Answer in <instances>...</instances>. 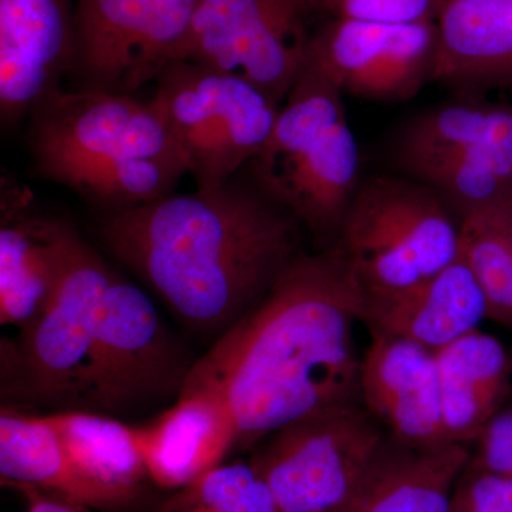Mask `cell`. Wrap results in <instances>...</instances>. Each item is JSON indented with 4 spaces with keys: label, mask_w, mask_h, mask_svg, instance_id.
<instances>
[{
    "label": "cell",
    "mask_w": 512,
    "mask_h": 512,
    "mask_svg": "<svg viewBox=\"0 0 512 512\" xmlns=\"http://www.w3.org/2000/svg\"><path fill=\"white\" fill-rule=\"evenodd\" d=\"M363 293L335 252L293 259L264 299L194 362L184 393L210 390L237 423L235 448L292 421L362 402ZM180 394V396H181Z\"/></svg>",
    "instance_id": "cell-1"
},
{
    "label": "cell",
    "mask_w": 512,
    "mask_h": 512,
    "mask_svg": "<svg viewBox=\"0 0 512 512\" xmlns=\"http://www.w3.org/2000/svg\"><path fill=\"white\" fill-rule=\"evenodd\" d=\"M301 222L255 183L100 211L101 244L185 325L228 332L258 305L301 251Z\"/></svg>",
    "instance_id": "cell-2"
},
{
    "label": "cell",
    "mask_w": 512,
    "mask_h": 512,
    "mask_svg": "<svg viewBox=\"0 0 512 512\" xmlns=\"http://www.w3.org/2000/svg\"><path fill=\"white\" fill-rule=\"evenodd\" d=\"M28 136L37 173L100 211L160 200L188 174L154 101L128 94L56 90L30 113Z\"/></svg>",
    "instance_id": "cell-3"
},
{
    "label": "cell",
    "mask_w": 512,
    "mask_h": 512,
    "mask_svg": "<svg viewBox=\"0 0 512 512\" xmlns=\"http://www.w3.org/2000/svg\"><path fill=\"white\" fill-rule=\"evenodd\" d=\"M248 167L254 183L296 220L335 238L362 183L359 147L338 87L303 70Z\"/></svg>",
    "instance_id": "cell-4"
},
{
    "label": "cell",
    "mask_w": 512,
    "mask_h": 512,
    "mask_svg": "<svg viewBox=\"0 0 512 512\" xmlns=\"http://www.w3.org/2000/svg\"><path fill=\"white\" fill-rule=\"evenodd\" d=\"M114 269L69 225L66 262L46 311L2 349L8 397L32 409L101 413L97 342Z\"/></svg>",
    "instance_id": "cell-5"
},
{
    "label": "cell",
    "mask_w": 512,
    "mask_h": 512,
    "mask_svg": "<svg viewBox=\"0 0 512 512\" xmlns=\"http://www.w3.org/2000/svg\"><path fill=\"white\" fill-rule=\"evenodd\" d=\"M460 222L429 185L375 175L360 183L329 251L345 262L363 301L387 298L454 264Z\"/></svg>",
    "instance_id": "cell-6"
},
{
    "label": "cell",
    "mask_w": 512,
    "mask_h": 512,
    "mask_svg": "<svg viewBox=\"0 0 512 512\" xmlns=\"http://www.w3.org/2000/svg\"><path fill=\"white\" fill-rule=\"evenodd\" d=\"M154 104L197 190H215L262 150L281 107L235 73L174 60L156 80Z\"/></svg>",
    "instance_id": "cell-7"
},
{
    "label": "cell",
    "mask_w": 512,
    "mask_h": 512,
    "mask_svg": "<svg viewBox=\"0 0 512 512\" xmlns=\"http://www.w3.org/2000/svg\"><path fill=\"white\" fill-rule=\"evenodd\" d=\"M387 437L362 402L339 404L269 434L251 463L279 512H343Z\"/></svg>",
    "instance_id": "cell-8"
},
{
    "label": "cell",
    "mask_w": 512,
    "mask_h": 512,
    "mask_svg": "<svg viewBox=\"0 0 512 512\" xmlns=\"http://www.w3.org/2000/svg\"><path fill=\"white\" fill-rule=\"evenodd\" d=\"M320 0H201L177 59L235 73L282 106L305 67Z\"/></svg>",
    "instance_id": "cell-9"
},
{
    "label": "cell",
    "mask_w": 512,
    "mask_h": 512,
    "mask_svg": "<svg viewBox=\"0 0 512 512\" xmlns=\"http://www.w3.org/2000/svg\"><path fill=\"white\" fill-rule=\"evenodd\" d=\"M201 0H76L74 90L128 94L177 59Z\"/></svg>",
    "instance_id": "cell-10"
},
{
    "label": "cell",
    "mask_w": 512,
    "mask_h": 512,
    "mask_svg": "<svg viewBox=\"0 0 512 512\" xmlns=\"http://www.w3.org/2000/svg\"><path fill=\"white\" fill-rule=\"evenodd\" d=\"M101 413L120 414L178 399L194 362L177 345L153 301L114 271L97 342Z\"/></svg>",
    "instance_id": "cell-11"
},
{
    "label": "cell",
    "mask_w": 512,
    "mask_h": 512,
    "mask_svg": "<svg viewBox=\"0 0 512 512\" xmlns=\"http://www.w3.org/2000/svg\"><path fill=\"white\" fill-rule=\"evenodd\" d=\"M436 22L382 25L335 19L313 33L303 70H313L357 99L397 103L433 82Z\"/></svg>",
    "instance_id": "cell-12"
},
{
    "label": "cell",
    "mask_w": 512,
    "mask_h": 512,
    "mask_svg": "<svg viewBox=\"0 0 512 512\" xmlns=\"http://www.w3.org/2000/svg\"><path fill=\"white\" fill-rule=\"evenodd\" d=\"M74 57L69 0H0V117L5 127L29 117L62 89Z\"/></svg>",
    "instance_id": "cell-13"
},
{
    "label": "cell",
    "mask_w": 512,
    "mask_h": 512,
    "mask_svg": "<svg viewBox=\"0 0 512 512\" xmlns=\"http://www.w3.org/2000/svg\"><path fill=\"white\" fill-rule=\"evenodd\" d=\"M360 365V399L406 446H448L436 352L406 339L370 336Z\"/></svg>",
    "instance_id": "cell-14"
},
{
    "label": "cell",
    "mask_w": 512,
    "mask_h": 512,
    "mask_svg": "<svg viewBox=\"0 0 512 512\" xmlns=\"http://www.w3.org/2000/svg\"><path fill=\"white\" fill-rule=\"evenodd\" d=\"M67 222L33 211L29 188L2 181L0 322L20 332L46 311L62 279Z\"/></svg>",
    "instance_id": "cell-15"
},
{
    "label": "cell",
    "mask_w": 512,
    "mask_h": 512,
    "mask_svg": "<svg viewBox=\"0 0 512 512\" xmlns=\"http://www.w3.org/2000/svg\"><path fill=\"white\" fill-rule=\"evenodd\" d=\"M433 82L476 97L512 92V0H437Z\"/></svg>",
    "instance_id": "cell-16"
},
{
    "label": "cell",
    "mask_w": 512,
    "mask_h": 512,
    "mask_svg": "<svg viewBox=\"0 0 512 512\" xmlns=\"http://www.w3.org/2000/svg\"><path fill=\"white\" fill-rule=\"evenodd\" d=\"M484 319L487 299L460 258L407 291L363 301L370 336L410 340L433 352L474 332Z\"/></svg>",
    "instance_id": "cell-17"
},
{
    "label": "cell",
    "mask_w": 512,
    "mask_h": 512,
    "mask_svg": "<svg viewBox=\"0 0 512 512\" xmlns=\"http://www.w3.org/2000/svg\"><path fill=\"white\" fill-rule=\"evenodd\" d=\"M470 99L421 113L404 126L396 144L404 171L454 164L512 181V106Z\"/></svg>",
    "instance_id": "cell-18"
},
{
    "label": "cell",
    "mask_w": 512,
    "mask_h": 512,
    "mask_svg": "<svg viewBox=\"0 0 512 512\" xmlns=\"http://www.w3.org/2000/svg\"><path fill=\"white\" fill-rule=\"evenodd\" d=\"M147 474L160 487L181 490L220 466L237 444V423L221 396L184 393L153 423L137 429Z\"/></svg>",
    "instance_id": "cell-19"
},
{
    "label": "cell",
    "mask_w": 512,
    "mask_h": 512,
    "mask_svg": "<svg viewBox=\"0 0 512 512\" xmlns=\"http://www.w3.org/2000/svg\"><path fill=\"white\" fill-rule=\"evenodd\" d=\"M0 477L10 487H33L86 508H117L136 493L97 483L64 450L45 416L10 404L0 412Z\"/></svg>",
    "instance_id": "cell-20"
},
{
    "label": "cell",
    "mask_w": 512,
    "mask_h": 512,
    "mask_svg": "<svg viewBox=\"0 0 512 512\" xmlns=\"http://www.w3.org/2000/svg\"><path fill=\"white\" fill-rule=\"evenodd\" d=\"M471 447L421 450L387 437L343 512H450L451 493Z\"/></svg>",
    "instance_id": "cell-21"
},
{
    "label": "cell",
    "mask_w": 512,
    "mask_h": 512,
    "mask_svg": "<svg viewBox=\"0 0 512 512\" xmlns=\"http://www.w3.org/2000/svg\"><path fill=\"white\" fill-rule=\"evenodd\" d=\"M436 360L448 443L471 447L510 394L512 357L477 329L437 350Z\"/></svg>",
    "instance_id": "cell-22"
},
{
    "label": "cell",
    "mask_w": 512,
    "mask_h": 512,
    "mask_svg": "<svg viewBox=\"0 0 512 512\" xmlns=\"http://www.w3.org/2000/svg\"><path fill=\"white\" fill-rule=\"evenodd\" d=\"M45 419L86 476L137 494L138 484L148 474L136 427L96 412L52 413Z\"/></svg>",
    "instance_id": "cell-23"
},
{
    "label": "cell",
    "mask_w": 512,
    "mask_h": 512,
    "mask_svg": "<svg viewBox=\"0 0 512 512\" xmlns=\"http://www.w3.org/2000/svg\"><path fill=\"white\" fill-rule=\"evenodd\" d=\"M458 258L483 289L488 319L512 329V200L460 218Z\"/></svg>",
    "instance_id": "cell-24"
},
{
    "label": "cell",
    "mask_w": 512,
    "mask_h": 512,
    "mask_svg": "<svg viewBox=\"0 0 512 512\" xmlns=\"http://www.w3.org/2000/svg\"><path fill=\"white\" fill-rule=\"evenodd\" d=\"M163 512H279L264 477L249 463L220 464L181 488Z\"/></svg>",
    "instance_id": "cell-25"
},
{
    "label": "cell",
    "mask_w": 512,
    "mask_h": 512,
    "mask_svg": "<svg viewBox=\"0 0 512 512\" xmlns=\"http://www.w3.org/2000/svg\"><path fill=\"white\" fill-rule=\"evenodd\" d=\"M320 6L335 19L416 25L436 20L437 0H320Z\"/></svg>",
    "instance_id": "cell-26"
},
{
    "label": "cell",
    "mask_w": 512,
    "mask_h": 512,
    "mask_svg": "<svg viewBox=\"0 0 512 512\" xmlns=\"http://www.w3.org/2000/svg\"><path fill=\"white\" fill-rule=\"evenodd\" d=\"M450 512H512V478L467 463L454 484Z\"/></svg>",
    "instance_id": "cell-27"
},
{
    "label": "cell",
    "mask_w": 512,
    "mask_h": 512,
    "mask_svg": "<svg viewBox=\"0 0 512 512\" xmlns=\"http://www.w3.org/2000/svg\"><path fill=\"white\" fill-rule=\"evenodd\" d=\"M471 466L512 478V404L501 407L471 446Z\"/></svg>",
    "instance_id": "cell-28"
},
{
    "label": "cell",
    "mask_w": 512,
    "mask_h": 512,
    "mask_svg": "<svg viewBox=\"0 0 512 512\" xmlns=\"http://www.w3.org/2000/svg\"><path fill=\"white\" fill-rule=\"evenodd\" d=\"M22 493L26 500L25 512H89L90 508L80 507V505L69 503L62 498L43 493L33 487H15Z\"/></svg>",
    "instance_id": "cell-29"
},
{
    "label": "cell",
    "mask_w": 512,
    "mask_h": 512,
    "mask_svg": "<svg viewBox=\"0 0 512 512\" xmlns=\"http://www.w3.org/2000/svg\"><path fill=\"white\" fill-rule=\"evenodd\" d=\"M511 357H512V353H511Z\"/></svg>",
    "instance_id": "cell-30"
}]
</instances>
